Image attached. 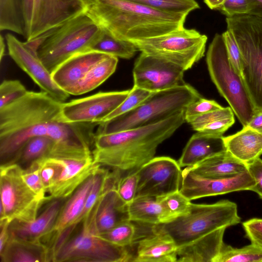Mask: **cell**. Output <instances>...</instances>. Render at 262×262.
I'll return each mask as SVG.
<instances>
[{
    "mask_svg": "<svg viewBox=\"0 0 262 262\" xmlns=\"http://www.w3.org/2000/svg\"><path fill=\"white\" fill-rule=\"evenodd\" d=\"M156 198L176 218L184 215L189 211L191 201L181 193L180 190Z\"/></svg>",
    "mask_w": 262,
    "mask_h": 262,
    "instance_id": "cell-38",
    "label": "cell"
},
{
    "mask_svg": "<svg viewBox=\"0 0 262 262\" xmlns=\"http://www.w3.org/2000/svg\"><path fill=\"white\" fill-rule=\"evenodd\" d=\"M222 35L230 61L235 71L242 77L241 55L235 38L232 33L227 29Z\"/></svg>",
    "mask_w": 262,
    "mask_h": 262,
    "instance_id": "cell-44",
    "label": "cell"
},
{
    "mask_svg": "<svg viewBox=\"0 0 262 262\" xmlns=\"http://www.w3.org/2000/svg\"><path fill=\"white\" fill-rule=\"evenodd\" d=\"M225 0H204L206 5L212 10H219Z\"/></svg>",
    "mask_w": 262,
    "mask_h": 262,
    "instance_id": "cell-53",
    "label": "cell"
},
{
    "mask_svg": "<svg viewBox=\"0 0 262 262\" xmlns=\"http://www.w3.org/2000/svg\"><path fill=\"white\" fill-rule=\"evenodd\" d=\"M201 97L199 93L187 83L152 92L133 110L99 123L95 134H111L160 122L184 111L189 103Z\"/></svg>",
    "mask_w": 262,
    "mask_h": 262,
    "instance_id": "cell-4",
    "label": "cell"
},
{
    "mask_svg": "<svg viewBox=\"0 0 262 262\" xmlns=\"http://www.w3.org/2000/svg\"><path fill=\"white\" fill-rule=\"evenodd\" d=\"M241 55V76L255 112H262V17L251 14L226 17Z\"/></svg>",
    "mask_w": 262,
    "mask_h": 262,
    "instance_id": "cell-7",
    "label": "cell"
},
{
    "mask_svg": "<svg viewBox=\"0 0 262 262\" xmlns=\"http://www.w3.org/2000/svg\"><path fill=\"white\" fill-rule=\"evenodd\" d=\"M129 91L100 92L68 102H62L61 119L67 123L99 124L120 105Z\"/></svg>",
    "mask_w": 262,
    "mask_h": 262,
    "instance_id": "cell-14",
    "label": "cell"
},
{
    "mask_svg": "<svg viewBox=\"0 0 262 262\" xmlns=\"http://www.w3.org/2000/svg\"><path fill=\"white\" fill-rule=\"evenodd\" d=\"M234 115L230 107H222L205 114L200 115L191 120L188 123L193 130H201L206 125L217 120Z\"/></svg>",
    "mask_w": 262,
    "mask_h": 262,
    "instance_id": "cell-43",
    "label": "cell"
},
{
    "mask_svg": "<svg viewBox=\"0 0 262 262\" xmlns=\"http://www.w3.org/2000/svg\"><path fill=\"white\" fill-rule=\"evenodd\" d=\"M0 30L26 37L22 0H0Z\"/></svg>",
    "mask_w": 262,
    "mask_h": 262,
    "instance_id": "cell-33",
    "label": "cell"
},
{
    "mask_svg": "<svg viewBox=\"0 0 262 262\" xmlns=\"http://www.w3.org/2000/svg\"><path fill=\"white\" fill-rule=\"evenodd\" d=\"M237 204L228 200L212 204H191L189 212L170 222L153 225V230L169 235L178 247L213 231L239 224Z\"/></svg>",
    "mask_w": 262,
    "mask_h": 262,
    "instance_id": "cell-6",
    "label": "cell"
},
{
    "mask_svg": "<svg viewBox=\"0 0 262 262\" xmlns=\"http://www.w3.org/2000/svg\"><path fill=\"white\" fill-rule=\"evenodd\" d=\"M255 180L247 171L227 178H213L200 176L189 167L182 171L180 191L190 201L241 190H250Z\"/></svg>",
    "mask_w": 262,
    "mask_h": 262,
    "instance_id": "cell-15",
    "label": "cell"
},
{
    "mask_svg": "<svg viewBox=\"0 0 262 262\" xmlns=\"http://www.w3.org/2000/svg\"><path fill=\"white\" fill-rule=\"evenodd\" d=\"M250 6V14L262 17V0H248Z\"/></svg>",
    "mask_w": 262,
    "mask_h": 262,
    "instance_id": "cell-52",
    "label": "cell"
},
{
    "mask_svg": "<svg viewBox=\"0 0 262 262\" xmlns=\"http://www.w3.org/2000/svg\"><path fill=\"white\" fill-rule=\"evenodd\" d=\"M140 239L132 261L175 262L178 260V246L168 234L153 230Z\"/></svg>",
    "mask_w": 262,
    "mask_h": 262,
    "instance_id": "cell-24",
    "label": "cell"
},
{
    "mask_svg": "<svg viewBox=\"0 0 262 262\" xmlns=\"http://www.w3.org/2000/svg\"><path fill=\"white\" fill-rule=\"evenodd\" d=\"M247 170L255 184L250 190L256 193L262 199V159L260 158L247 164Z\"/></svg>",
    "mask_w": 262,
    "mask_h": 262,
    "instance_id": "cell-47",
    "label": "cell"
},
{
    "mask_svg": "<svg viewBox=\"0 0 262 262\" xmlns=\"http://www.w3.org/2000/svg\"><path fill=\"white\" fill-rule=\"evenodd\" d=\"M107 55L95 51L76 54L54 70L52 73L53 79L63 91L74 95L89 71Z\"/></svg>",
    "mask_w": 262,
    "mask_h": 262,
    "instance_id": "cell-20",
    "label": "cell"
},
{
    "mask_svg": "<svg viewBox=\"0 0 262 262\" xmlns=\"http://www.w3.org/2000/svg\"><path fill=\"white\" fill-rule=\"evenodd\" d=\"M138 175L137 170L121 177L116 184V190L121 198L129 204L135 198L137 189Z\"/></svg>",
    "mask_w": 262,
    "mask_h": 262,
    "instance_id": "cell-41",
    "label": "cell"
},
{
    "mask_svg": "<svg viewBox=\"0 0 262 262\" xmlns=\"http://www.w3.org/2000/svg\"><path fill=\"white\" fill-rule=\"evenodd\" d=\"M246 236L253 244L262 249V219L253 218L243 223Z\"/></svg>",
    "mask_w": 262,
    "mask_h": 262,
    "instance_id": "cell-46",
    "label": "cell"
},
{
    "mask_svg": "<svg viewBox=\"0 0 262 262\" xmlns=\"http://www.w3.org/2000/svg\"><path fill=\"white\" fill-rule=\"evenodd\" d=\"M130 220L151 225L170 222L176 217L157 199L151 196H140L128 205Z\"/></svg>",
    "mask_w": 262,
    "mask_h": 262,
    "instance_id": "cell-29",
    "label": "cell"
},
{
    "mask_svg": "<svg viewBox=\"0 0 262 262\" xmlns=\"http://www.w3.org/2000/svg\"><path fill=\"white\" fill-rule=\"evenodd\" d=\"M184 71L171 61L141 52L134 66V86L150 92L182 86L186 84Z\"/></svg>",
    "mask_w": 262,
    "mask_h": 262,
    "instance_id": "cell-13",
    "label": "cell"
},
{
    "mask_svg": "<svg viewBox=\"0 0 262 262\" xmlns=\"http://www.w3.org/2000/svg\"><path fill=\"white\" fill-rule=\"evenodd\" d=\"M226 17L250 14V6L248 0H225L218 10Z\"/></svg>",
    "mask_w": 262,
    "mask_h": 262,
    "instance_id": "cell-45",
    "label": "cell"
},
{
    "mask_svg": "<svg viewBox=\"0 0 262 262\" xmlns=\"http://www.w3.org/2000/svg\"><path fill=\"white\" fill-rule=\"evenodd\" d=\"M94 173L90 176L64 203L51 230L40 242L48 249L52 260V251L58 239L69 236L78 225L77 221L92 186Z\"/></svg>",
    "mask_w": 262,
    "mask_h": 262,
    "instance_id": "cell-18",
    "label": "cell"
},
{
    "mask_svg": "<svg viewBox=\"0 0 262 262\" xmlns=\"http://www.w3.org/2000/svg\"><path fill=\"white\" fill-rule=\"evenodd\" d=\"M102 29L85 12L38 37L40 43L36 53L52 74L74 55L89 51Z\"/></svg>",
    "mask_w": 262,
    "mask_h": 262,
    "instance_id": "cell-5",
    "label": "cell"
},
{
    "mask_svg": "<svg viewBox=\"0 0 262 262\" xmlns=\"http://www.w3.org/2000/svg\"><path fill=\"white\" fill-rule=\"evenodd\" d=\"M262 261V249L251 244L240 248L224 244L215 262Z\"/></svg>",
    "mask_w": 262,
    "mask_h": 262,
    "instance_id": "cell-34",
    "label": "cell"
},
{
    "mask_svg": "<svg viewBox=\"0 0 262 262\" xmlns=\"http://www.w3.org/2000/svg\"><path fill=\"white\" fill-rule=\"evenodd\" d=\"M5 44L4 42V38L1 35L0 37V61H2L3 57L5 55Z\"/></svg>",
    "mask_w": 262,
    "mask_h": 262,
    "instance_id": "cell-54",
    "label": "cell"
},
{
    "mask_svg": "<svg viewBox=\"0 0 262 262\" xmlns=\"http://www.w3.org/2000/svg\"><path fill=\"white\" fill-rule=\"evenodd\" d=\"M223 139L226 150L246 164L262 155V134L248 126Z\"/></svg>",
    "mask_w": 262,
    "mask_h": 262,
    "instance_id": "cell-26",
    "label": "cell"
},
{
    "mask_svg": "<svg viewBox=\"0 0 262 262\" xmlns=\"http://www.w3.org/2000/svg\"><path fill=\"white\" fill-rule=\"evenodd\" d=\"M223 107L214 100L202 97L189 103L184 110L185 121L189 123L191 120L200 115L220 109Z\"/></svg>",
    "mask_w": 262,
    "mask_h": 262,
    "instance_id": "cell-42",
    "label": "cell"
},
{
    "mask_svg": "<svg viewBox=\"0 0 262 262\" xmlns=\"http://www.w3.org/2000/svg\"><path fill=\"white\" fill-rule=\"evenodd\" d=\"M10 223L6 220H0V252L3 250L9 238V226Z\"/></svg>",
    "mask_w": 262,
    "mask_h": 262,
    "instance_id": "cell-50",
    "label": "cell"
},
{
    "mask_svg": "<svg viewBox=\"0 0 262 262\" xmlns=\"http://www.w3.org/2000/svg\"><path fill=\"white\" fill-rule=\"evenodd\" d=\"M26 38L30 29L34 0H22Z\"/></svg>",
    "mask_w": 262,
    "mask_h": 262,
    "instance_id": "cell-49",
    "label": "cell"
},
{
    "mask_svg": "<svg viewBox=\"0 0 262 262\" xmlns=\"http://www.w3.org/2000/svg\"><path fill=\"white\" fill-rule=\"evenodd\" d=\"M226 228L216 229L178 247L177 261L215 262L225 244L223 237Z\"/></svg>",
    "mask_w": 262,
    "mask_h": 262,
    "instance_id": "cell-23",
    "label": "cell"
},
{
    "mask_svg": "<svg viewBox=\"0 0 262 262\" xmlns=\"http://www.w3.org/2000/svg\"><path fill=\"white\" fill-rule=\"evenodd\" d=\"M207 41L206 35L184 27L132 42L141 52L171 61L186 71L204 56Z\"/></svg>",
    "mask_w": 262,
    "mask_h": 262,
    "instance_id": "cell-10",
    "label": "cell"
},
{
    "mask_svg": "<svg viewBox=\"0 0 262 262\" xmlns=\"http://www.w3.org/2000/svg\"><path fill=\"white\" fill-rule=\"evenodd\" d=\"M235 122L234 115L215 121L206 125L201 132L213 135L223 136Z\"/></svg>",
    "mask_w": 262,
    "mask_h": 262,
    "instance_id": "cell-48",
    "label": "cell"
},
{
    "mask_svg": "<svg viewBox=\"0 0 262 262\" xmlns=\"http://www.w3.org/2000/svg\"><path fill=\"white\" fill-rule=\"evenodd\" d=\"M189 167L200 176L213 178L233 177L247 171V164L227 150Z\"/></svg>",
    "mask_w": 262,
    "mask_h": 262,
    "instance_id": "cell-27",
    "label": "cell"
},
{
    "mask_svg": "<svg viewBox=\"0 0 262 262\" xmlns=\"http://www.w3.org/2000/svg\"><path fill=\"white\" fill-rule=\"evenodd\" d=\"M118 62L117 57L107 55L89 71L74 95L88 93L103 83L115 72Z\"/></svg>",
    "mask_w": 262,
    "mask_h": 262,
    "instance_id": "cell-30",
    "label": "cell"
},
{
    "mask_svg": "<svg viewBox=\"0 0 262 262\" xmlns=\"http://www.w3.org/2000/svg\"><path fill=\"white\" fill-rule=\"evenodd\" d=\"M66 200L54 199L49 201L42 212L33 221H12L9 226L10 236L30 242H41V239L53 227Z\"/></svg>",
    "mask_w": 262,
    "mask_h": 262,
    "instance_id": "cell-22",
    "label": "cell"
},
{
    "mask_svg": "<svg viewBox=\"0 0 262 262\" xmlns=\"http://www.w3.org/2000/svg\"><path fill=\"white\" fill-rule=\"evenodd\" d=\"M89 51H95L123 59H130L138 50L131 41L118 39L102 29Z\"/></svg>",
    "mask_w": 262,
    "mask_h": 262,
    "instance_id": "cell-32",
    "label": "cell"
},
{
    "mask_svg": "<svg viewBox=\"0 0 262 262\" xmlns=\"http://www.w3.org/2000/svg\"><path fill=\"white\" fill-rule=\"evenodd\" d=\"M83 0H34L30 41L85 12Z\"/></svg>",
    "mask_w": 262,
    "mask_h": 262,
    "instance_id": "cell-17",
    "label": "cell"
},
{
    "mask_svg": "<svg viewBox=\"0 0 262 262\" xmlns=\"http://www.w3.org/2000/svg\"><path fill=\"white\" fill-rule=\"evenodd\" d=\"M133 257L127 247L99 235L94 216L90 214L55 251L52 261L125 262Z\"/></svg>",
    "mask_w": 262,
    "mask_h": 262,
    "instance_id": "cell-8",
    "label": "cell"
},
{
    "mask_svg": "<svg viewBox=\"0 0 262 262\" xmlns=\"http://www.w3.org/2000/svg\"><path fill=\"white\" fill-rule=\"evenodd\" d=\"M62 102L47 93L28 91L0 108L1 165L11 164L31 138L47 137L54 141L50 157L92 158L95 123H67L61 119Z\"/></svg>",
    "mask_w": 262,
    "mask_h": 262,
    "instance_id": "cell-1",
    "label": "cell"
},
{
    "mask_svg": "<svg viewBox=\"0 0 262 262\" xmlns=\"http://www.w3.org/2000/svg\"><path fill=\"white\" fill-rule=\"evenodd\" d=\"M152 92L134 86L125 100L101 122L110 121L120 115L130 111L139 106Z\"/></svg>",
    "mask_w": 262,
    "mask_h": 262,
    "instance_id": "cell-37",
    "label": "cell"
},
{
    "mask_svg": "<svg viewBox=\"0 0 262 262\" xmlns=\"http://www.w3.org/2000/svg\"><path fill=\"white\" fill-rule=\"evenodd\" d=\"M136 233V226L133 221L129 220L117 224L110 230L99 235L115 245L127 247L134 242Z\"/></svg>",
    "mask_w": 262,
    "mask_h": 262,
    "instance_id": "cell-36",
    "label": "cell"
},
{
    "mask_svg": "<svg viewBox=\"0 0 262 262\" xmlns=\"http://www.w3.org/2000/svg\"><path fill=\"white\" fill-rule=\"evenodd\" d=\"M2 262H49L48 249L41 242H30L12 236L0 252Z\"/></svg>",
    "mask_w": 262,
    "mask_h": 262,
    "instance_id": "cell-28",
    "label": "cell"
},
{
    "mask_svg": "<svg viewBox=\"0 0 262 262\" xmlns=\"http://www.w3.org/2000/svg\"><path fill=\"white\" fill-rule=\"evenodd\" d=\"M168 13L188 14L200 8L195 0H126Z\"/></svg>",
    "mask_w": 262,
    "mask_h": 262,
    "instance_id": "cell-35",
    "label": "cell"
},
{
    "mask_svg": "<svg viewBox=\"0 0 262 262\" xmlns=\"http://www.w3.org/2000/svg\"><path fill=\"white\" fill-rule=\"evenodd\" d=\"M86 13L115 37L134 42L184 28L187 14L168 13L126 0H83Z\"/></svg>",
    "mask_w": 262,
    "mask_h": 262,
    "instance_id": "cell-3",
    "label": "cell"
},
{
    "mask_svg": "<svg viewBox=\"0 0 262 262\" xmlns=\"http://www.w3.org/2000/svg\"><path fill=\"white\" fill-rule=\"evenodd\" d=\"M60 159L61 172L55 184L48 193L49 201L68 199L101 166L95 163L93 158Z\"/></svg>",
    "mask_w": 262,
    "mask_h": 262,
    "instance_id": "cell-21",
    "label": "cell"
},
{
    "mask_svg": "<svg viewBox=\"0 0 262 262\" xmlns=\"http://www.w3.org/2000/svg\"><path fill=\"white\" fill-rule=\"evenodd\" d=\"M28 91L19 80H3L0 85V108L21 98Z\"/></svg>",
    "mask_w": 262,
    "mask_h": 262,
    "instance_id": "cell-39",
    "label": "cell"
},
{
    "mask_svg": "<svg viewBox=\"0 0 262 262\" xmlns=\"http://www.w3.org/2000/svg\"><path fill=\"white\" fill-rule=\"evenodd\" d=\"M120 177L118 171L110 172L104 190L93 208L98 235L122 222L130 220L129 204L121 198L116 189Z\"/></svg>",
    "mask_w": 262,
    "mask_h": 262,
    "instance_id": "cell-19",
    "label": "cell"
},
{
    "mask_svg": "<svg viewBox=\"0 0 262 262\" xmlns=\"http://www.w3.org/2000/svg\"><path fill=\"white\" fill-rule=\"evenodd\" d=\"M184 111L160 122L107 134H96L95 163L126 173L139 169L155 157L158 147L185 122Z\"/></svg>",
    "mask_w": 262,
    "mask_h": 262,
    "instance_id": "cell-2",
    "label": "cell"
},
{
    "mask_svg": "<svg viewBox=\"0 0 262 262\" xmlns=\"http://www.w3.org/2000/svg\"><path fill=\"white\" fill-rule=\"evenodd\" d=\"M247 126L262 134V112H255Z\"/></svg>",
    "mask_w": 262,
    "mask_h": 262,
    "instance_id": "cell-51",
    "label": "cell"
},
{
    "mask_svg": "<svg viewBox=\"0 0 262 262\" xmlns=\"http://www.w3.org/2000/svg\"><path fill=\"white\" fill-rule=\"evenodd\" d=\"M23 168L17 164L0 167V220L30 222L46 201L27 185L22 177Z\"/></svg>",
    "mask_w": 262,
    "mask_h": 262,
    "instance_id": "cell-11",
    "label": "cell"
},
{
    "mask_svg": "<svg viewBox=\"0 0 262 262\" xmlns=\"http://www.w3.org/2000/svg\"><path fill=\"white\" fill-rule=\"evenodd\" d=\"M9 54L16 64L26 73L43 91L55 100L64 102L70 94L61 89L52 74L42 62L36 52L25 42L8 33L5 36Z\"/></svg>",
    "mask_w": 262,
    "mask_h": 262,
    "instance_id": "cell-16",
    "label": "cell"
},
{
    "mask_svg": "<svg viewBox=\"0 0 262 262\" xmlns=\"http://www.w3.org/2000/svg\"><path fill=\"white\" fill-rule=\"evenodd\" d=\"M223 137L197 132L185 146L178 162L179 165L181 167H191L226 150Z\"/></svg>",
    "mask_w": 262,
    "mask_h": 262,
    "instance_id": "cell-25",
    "label": "cell"
},
{
    "mask_svg": "<svg viewBox=\"0 0 262 262\" xmlns=\"http://www.w3.org/2000/svg\"><path fill=\"white\" fill-rule=\"evenodd\" d=\"M55 146L54 141L49 137H32L26 143L12 163L17 164L24 169L26 168L34 161L51 157Z\"/></svg>",
    "mask_w": 262,
    "mask_h": 262,
    "instance_id": "cell-31",
    "label": "cell"
},
{
    "mask_svg": "<svg viewBox=\"0 0 262 262\" xmlns=\"http://www.w3.org/2000/svg\"><path fill=\"white\" fill-rule=\"evenodd\" d=\"M22 177L27 185L35 194L46 202L49 201L42 182L37 161L32 162L26 168H23Z\"/></svg>",
    "mask_w": 262,
    "mask_h": 262,
    "instance_id": "cell-40",
    "label": "cell"
},
{
    "mask_svg": "<svg viewBox=\"0 0 262 262\" xmlns=\"http://www.w3.org/2000/svg\"><path fill=\"white\" fill-rule=\"evenodd\" d=\"M212 81L226 100L243 126H247L255 110L242 77L232 66L222 34H216L206 55Z\"/></svg>",
    "mask_w": 262,
    "mask_h": 262,
    "instance_id": "cell-9",
    "label": "cell"
},
{
    "mask_svg": "<svg viewBox=\"0 0 262 262\" xmlns=\"http://www.w3.org/2000/svg\"><path fill=\"white\" fill-rule=\"evenodd\" d=\"M136 197H161L180 190L182 170L169 157H154L137 170Z\"/></svg>",
    "mask_w": 262,
    "mask_h": 262,
    "instance_id": "cell-12",
    "label": "cell"
}]
</instances>
